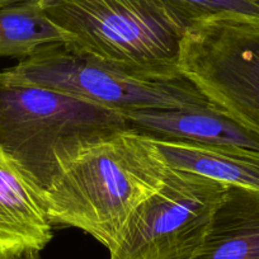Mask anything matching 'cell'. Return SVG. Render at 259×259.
Instances as JSON below:
<instances>
[{"label": "cell", "instance_id": "8", "mask_svg": "<svg viewBox=\"0 0 259 259\" xmlns=\"http://www.w3.org/2000/svg\"><path fill=\"white\" fill-rule=\"evenodd\" d=\"M52 228L38 191L0 153V253L41 251L51 241Z\"/></svg>", "mask_w": 259, "mask_h": 259}, {"label": "cell", "instance_id": "9", "mask_svg": "<svg viewBox=\"0 0 259 259\" xmlns=\"http://www.w3.org/2000/svg\"><path fill=\"white\" fill-rule=\"evenodd\" d=\"M193 259H259V191L228 186Z\"/></svg>", "mask_w": 259, "mask_h": 259}, {"label": "cell", "instance_id": "15", "mask_svg": "<svg viewBox=\"0 0 259 259\" xmlns=\"http://www.w3.org/2000/svg\"><path fill=\"white\" fill-rule=\"evenodd\" d=\"M256 2H258V3H259V0H256Z\"/></svg>", "mask_w": 259, "mask_h": 259}, {"label": "cell", "instance_id": "1", "mask_svg": "<svg viewBox=\"0 0 259 259\" xmlns=\"http://www.w3.org/2000/svg\"><path fill=\"white\" fill-rule=\"evenodd\" d=\"M169 169L154 139L128 128L83 151L39 196L52 225L80 229L111 251Z\"/></svg>", "mask_w": 259, "mask_h": 259}, {"label": "cell", "instance_id": "4", "mask_svg": "<svg viewBox=\"0 0 259 259\" xmlns=\"http://www.w3.org/2000/svg\"><path fill=\"white\" fill-rule=\"evenodd\" d=\"M9 81L38 85L126 113L141 109L213 107L189 79H150L52 45L3 71Z\"/></svg>", "mask_w": 259, "mask_h": 259}, {"label": "cell", "instance_id": "14", "mask_svg": "<svg viewBox=\"0 0 259 259\" xmlns=\"http://www.w3.org/2000/svg\"><path fill=\"white\" fill-rule=\"evenodd\" d=\"M39 2H49V0H39Z\"/></svg>", "mask_w": 259, "mask_h": 259}, {"label": "cell", "instance_id": "5", "mask_svg": "<svg viewBox=\"0 0 259 259\" xmlns=\"http://www.w3.org/2000/svg\"><path fill=\"white\" fill-rule=\"evenodd\" d=\"M179 68L213 107L259 135V17L220 13L192 22Z\"/></svg>", "mask_w": 259, "mask_h": 259}, {"label": "cell", "instance_id": "11", "mask_svg": "<svg viewBox=\"0 0 259 259\" xmlns=\"http://www.w3.org/2000/svg\"><path fill=\"white\" fill-rule=\"evenodd\" d=\"M68 41V33L47 16L38 0L0 8V57L23 60Z\"/></svg>", "mask_w": 259, "mask_h": 259}, {"label": "cell", "instance_id": "12", "mask_svg": "<svg viewBox=\"0 0 259 259\" xmlns=\"http://www.w3.org/2000/svg\"><path fill=\"white\" fill-rule=\"evenodd\" d=\"M197 14L198 18L220 13H238L259 17L256 0H179Z\"/></svg>", "mask_w": 259, "mask_h": 259}, {"label": "cell", "instance_id": "13", "mask_svg": "<svg viewBox=\"0 0 259 259\" xmlns=\"http://www.w3.org/2000/svg\"><path fill=\"white\" fill-rule=\"evenodd\" d=\"M0 259H39V251H32V253H27L19 256H12L0 253Z\"/></svg>", "mask_w": 259, "mask_h": 259}, {"label": "cell", "instance_id": "2", "mask_svg": "<svg viewBox=\"0 0 259 259\" xmlns=\"http://www.w3.org/2000/svg\"><path fill=\"white\" fill-rule=\"evenodd\" d=\"M39 4L68 33L65 45L74 52L150 79L182 75L184 36L198 19L179 0H49Z\"/></svg>", "mask_w": 259, "mask_h": 259}, {"label": "cell", "instance_id": "10", "mask_svg": "<svg viewBox=\"0 0 259 259\" xmlns=\"http://www.w3.org/2000/svg\"><path fill=\"white\" fill-rule=\"evenodd\" d=\"M154 141L171 168L200 174L229 186L259 191V151L192 141Z\"/></svg>", "mask_w": 259, "mask_h": 259}, {"label": "cell", "instance_id": "3", "mask_svg": "<svg viewBox=\"0 0 259 259\" xmlns=\"http://www.w3.org/2000/svg\"><path fill=\"white\" fill-rule=\"evenodd\" d=\"M128 128L121 112L0 73V153L38 193L83 151Z\"/></svg>", "mask_w": 259, "mask_h": 259}, {"label": "cell", "instance_id": "6", "mask_svg": "<svg viewBox=\"0 0 259 259\" xmlns=\"http://www.w3.org/2000/svg\"><path fill=\"white\" fill-rule=\"evenodd\" d=\"M228 186L170 166L130 216L109 259H193Z\"/></svg>", "mask_w": 259, "mask_h": 259}, {"label": "cell", "instance_id": "7", "mask_svg": "<svg viewBox=\"0 0 259 259\" xmlns=\"http://www.w3.org/2000/svg\"><path fill=\"white\" fill-rule=\"evenodd\" d=\"M128 127L154 139L259 151V135L216 107L141 109L123 113Z\"/></svg>", "mask_w": 259, "mask_h": 259}]
</instances>
